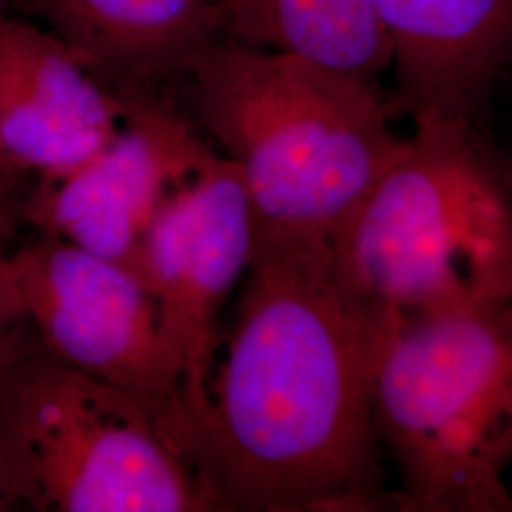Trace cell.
I'll list each match as a JSON object with an SVG mask.
<instances>
[{
    "label": "cell",
    "mask_w": 512,
    "mask_h": 512,
    "mask_svg": "<svg viewBox=\"0 0 512 512\" xmlns=\"http://www.w3.org/2000/svg\"><path fill=\"white\" fill-rule=\"evenodd\" d=\"M499 156H501L503 164L507 167V173H509V177H511L512 181V148L511 150H507V152H499Z\"/></svg>",
    "instance_id": "2e32d148"
},
{
    "label": "cell",
    "mask_w": 512,
    "mask_h": 512,
    "mask_svg": "<svg viewBox=\"0 0 512 512\" xmlns=\"http://www.w3.org/2000/svg\"><path fill=\"white\" fill-rule=\"evenodd\" d=\"M128 109L48 29L0 16V150L19 171L67 175L109 143Z\"/></svg>",
    "instance_id": "30bf717a"
},
{
    "label": "cell",
    "mask_w": 512,
    "mask_h": 512,
    "mask_svg": "<svg viewBox=\"0 0 512 512\" xmlns=\"http://www.w3.org/2000/svg\"><path fill=\"white\" fill-rule=\"evenodd\" d=\"M184 78L256 232L330 241L408 145L378 84L298 55L220 37Z\"/></svg>",
    "instance_id": "7a4b0ae2"
},
{
    "label": "cell",
    "mask_w": 512,
    "mask_h": 512,
    "mask_svg": "<svg viewBox=\"0 0 512 512\" xmlns=\"http://www.w3.org/2000/svg\"><path fill=\"white\" fill-rule=\"evenodd\" d=\"M372 418L397 511L512 512V298L399 321Z\"/></svg>",
    "instance_id": "277c9868"
},
{
    "label": "cell",
    "mask_w": 512,
    "mask_h": 512,
    "mask_svg": "<svg viewBox=\"0 0 512 512\" xmlns=\"http://www.w3.org/2000/svg\"><path fill=\"white\" fill-rule=\"evenodd\" d=\"M42 27L101 82L186 76L220 35L213 0H29Z\"/></svg>",
    "instance_id": "8fae6325"
},
{
    "label": "cell",
    "mask_w": 512,
    "mask_h": 512,
    "mask_svg": "<svg viewBox=\"0 0 512 512\" xmlns=\"http://www.w3.org/2000/svg\"><path fill=\"white\" fill-rule=\"evenodd\" d=\"M220 35L378 84L391 48L370 0H213Z\"/></svg>",
    "instance_id": "7c38bea8"
},
{
    "label": "cell",
    "mask_w": 512,
    "mask_h": 512,
    "mask_svg": "<svg viewBox=\"0 0 512 512\" xmlns=\"http://www.w3.org/2000/svg\"><path fill=\"white\" fill-rule=\"evenodd\" d=\"M10 264L40 344L61 361L141 399L167 439L183 412V384L145 281L42 232L10 253Z\"/></svg>",
    "instance_id": "8992f818"
},
{
    "label": "cell",
    "mask_w": 512,
    "mask_h": 512,
    "mask_svg": "<svg viewBox=\"0 0 512 512\" xmlns=\"http://www.w3.org/2000/svg\"><path fill=\"white\" fill-rule=\"evenodd\" d=\"M207 404L173 440L211 511H397L372 418L397 317L342 277L329 239L256 232Z\"/></svg>",
    "instance_id": "6da1fadb"
},
{
    "label": "cell",
    "mask_w": 512,
    "mask_h": 512,
    "mask_svg": "<svg viewBox=\"0 0 512 512\" xmlns=\"http://www.w3.org/2000/svg\"><path fill=\"white\" fill-rule=\"evenodd\" d=\"M408 145L330 239L349 285L399 321L512 298V181L484 131L412 124Z\"/></svg>",
    "instance_id": "3957f363"
},
{
    "label": "cell",
    "mask_w": 512,
    "mask_h": 512,
    "mask_svg": "<svg viewBox=\"0 0 512 512\" xmlns=\"http://www.w3.org/2000/svg\"><path fill=\"white\" fill-rule=\"evenodd\" d=\"M0 234V378L40 346L37 330L27 317Z\"/></svg>",
    "instance_id": "4fadbf2b"
},
{
    "label": "cell",
    "mask_w": 512,
    "mask_h": 512,
    "mask_svg": "<svg viewBox=\"0 0 512 512\" xmlns=\"http://www.w3.org/2000/svg\"><path fill=\"white\" fill-rule=\"evenodd\" d=\"M10 0H0V16H4V10H6V4H8Z\"/></svg>",
    "instance_id": "e0dca14e"
},
{
    "label": "cell",
    "mask_w": 512,
    "mask_h": 512,
    "mask_svg": "<svg viewBox=\"0 0 512 512\" xmlns=\"http://www.w3.org/2000/svg\"><path fill=\"white\" fill-rule=\"evenodd\" d=\"M256 217L238 165L207 148L152 222L141 279L154 296L165 346L181 370L183 412L167 440L207 404L217 317L255 255Z\"/></svg>",
    "instance_id": "52a82bcc"
},
{
    "label": "cell",
    "mask_w": 512,
    "mask_h": 512,
    "mask_svg": "<svg viewBox=\"0 0 512 512\" xmlns=\"http://www.w3.org/2000/svg\"><path fill=\"white\" fill-rule=\"evenodd\" d=\"M391 48L395 116L484 128L512 67V0H370Z\"/></svg>",
    "instance_id": "9c48e42d"
},
{
    "label": "cell",
    "mask_w": 512,
    "mask_h": 512,
    "mask_svg": "<svg viewBox=\"0 0 512 512\" xmlns=\"http://www.w3.org/2000/svg\"><path fill=\"white\" fill-rule=\"evenodd\" d=\"M16 509H23V505L19 501L12 476H10L6 465L0 459V512L16 511Z\"/></svg>",
    "instance_id": "9a60e30c"
},
{
    "label": "cell",
    "mask_w": 512,
    "mask_h": 512,
    "mask_svg": "<svg viewBox=\"0 0 512 512\" xmlns=\"http://www.w3.org/2000/svg\"><path fill=\"white\" fill-rule=\"evenodd\" d=\"M25 173L12 164L0 150V234H4L10 222L21 215L23 203L19 200V183Z\"/></svg>",
    "instance_id": "5bb4252c"
},
{
    "label": "cell",
    "mask_w": 512,
    "mask_h": 512,
    "mask_svg": "<svg viewBox=\"0 0 512 512\" xmlns=\"http://www.w3.org/2000/svg\"><path fill=\"white\" fill-rule=\"evenodd\" d=\"M0 459L31 511H211L147 404L42 344L0 378Z\"/></svg>",
    "instance_id": "5b68a950"
},
{
    "label": "cell",
    "mask_w": 512,
    "mask_h": 512,
    "mask_svg": "<svg viewBox=\"0 0 512 512\" xmlns=\"http://www.w3.org/2000/svg\"><path fill=\"white\" fill-rule=\"evenodd\" d=\"M207 145L183 120L129 99L122 128L88 162L40 179L21 215L141 277V251L165 200L192 175Z\"/></svg>",
    "instance_id": "ba28073f"
}]
</instances>
